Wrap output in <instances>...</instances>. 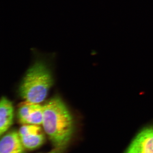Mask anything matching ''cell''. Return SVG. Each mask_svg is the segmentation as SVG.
<instances>
[{
	"instance_id": "3957f363",
	"label": "cell",
	"mask_w": 153,
	"mask_h": 153,
	"mask_svg": "<svg viewBox=\"0 0 153 153\" xmlns=\"http://www.w3.org/2000/svg\"><path fill=\"white\" fill-rule=\"evenodd\" d=\"M43 105L40 103L26 101L21 102L18 107L17 118L22 125H42Z\"/></svg>"
},
{
	"instance_id": "277c9868",
	"label": "cell",
	"mask_w": 153,
	"mask_h": 153,
	"mask_svg": "<svg viewBox=\"0 0 153 153\" xmlns=\"http://www.w3.org/2000/svg\"><path fill=\"white\" fill-rule=\"evenodd\" d=\"M124 153H153V123L140 131Z\"/></svg>"
},
{
	"instance_id": "5b68a950",
	"label": "cell",
	"mask_w": 153,
	"mask_h": 153,
	"mask_svg": "<svg viewBox=\"0 0 153 153\" xmlns=\"http://www.w3.org/2000/svg\"><path fill=\"white\" fill-rule=\"evenodd\" d=\"M40 125H23L19 133L24 147L28 149H37L44 143L45 136Z\"/></svg>"
},
{
	"instance_id": "52a82bcc",
	"label": "cell",
	"mask_w": 153,
	"mask_h": 153,
	"mask_svg": "<svg viewBox=\"0 0 153 153\" xmlns=\"http://www.w3.org/2000/svg\"><path fill=\"white\" fill-rule=\"evenodd\" d=\"M14 109L10 100L2 97L0 102V134L1 136L13 123Z\"/></svg>"
},
{
	"instance_id": "7a4b0ae2",
	"label": "cell",
	"mask_w": 153,
	"mask_h": 153,
	"mask_svg": "<svg viewBox=\"0 0 153 153\" xmlns=\"http://www.w3.org/2000/svg\"><path fill=\"white\" fill-rule=\"evenodd\" d=\"M53 82L48 66L43 61L38 60L26 72L19 87V94L26 101L41 103L47 97Z\"/></svg>"
},
{
	"instance_id": "6da1fadb",
	"label": "cell",
	"mask_w": 153,
	"mask_h": 153,
	"mask_svg": "<svg viewBox=\"0 0 153 153\" xmlns=\"http://www.w3.org/2000/svg\"><path fill=\"white\" fill-rule=\"evenodd\" d=\"M42 126L45 133L57 149H64L74 131L73 117L64 102L56 96L43 105Z\"/></svg>"
},
{
	"instance_id": "8992f818",
	"label": "cell",
	"mask_w": 153,
	"mask_h": 153,
	"mask_svg": "<svg viewBox=\"0 0 153 153\" xmlns=\"http://www.w3.org/2000/svg\"><path fill=\"white\" fill-rule=\"evenodd\" d=\"M19 132H10L1 138L0 142V153H25Z\"/></svg>"
},
{
	"instance_id": "ba28073f",
	"label": "cell",
	"mask_w": 153,
	"mask_h": 153,
	"mask_svg": "<svg viewBox=\"0 0 153 153\" xmlns=\"http://www.w3.org/2000/svg\"></svg>"
}]
</instances>
